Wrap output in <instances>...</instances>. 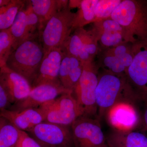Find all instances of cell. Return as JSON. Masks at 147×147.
<instances>
[{"label": "cell", "instance_id": "6da1fadb", "mask_svg": "<svg viewBox=\"0 0 147 147\" xmlns=\"http://www.w3.org/2000/svg\"><path fill=\"white\" fill-rule=\"evenodd\" d=\"M137 99L125 76H121L105 70L98 75L96 91L97 119L106 115L110 109L121 102L133 103Z\"/></svg>", "mask_w": 147, "mask_h": 147}, {"label": "cell", "instance_id": "7a4b0ae2", "mask_svg": "<svg viewBox=\"0 0 147 147\" xmlns=\"http://www.w3.org/2000/svg\"><path fill=\"white\" fill-rule=\"evenodd\" d=\"M110 18L123 27L127 42H147V1L122 0Z\"/></svg>", "mask_w": 147, "mask_h": 147}, {"label": "cell", "instance_id": "3957f363", "mask_svg": "<svg viewBox=\"0 0 147 147\" xmlns=\"http://www.w3.org/2000/svg\"><path fill=\"white\" fill-rule=\"evenodd\" d=\"M44 55L41 42L35 39L21 43L9 55L6 66L19 74L32 85Z\"/></svg>", "mask_w": 147, "mask_h": 147}, {"label": "cell", "instance_id": "277c9868", "mask_svg": "<svg viewBox=\"0 0 147 147\" xmlns=\"http://www.w3.org/2000/svg\"><path fill=\"white\" fill-rule=\"evenodd\" d=\"M75 14L68 5L58 11L47 22L38 37L44 53L55 48L63 49L73 31Z\"/></svg>", "mask_w": 147, "mask_h": 147}, {"label": "cell", "instance_id": "5b68a950", "mask_svg": "<svg viewBox=\"0 0 147 147\" xmlns=\"http://www.w3.org/2000/svg\"><path fill=\"white\" fill-rule=\"evenodd\" d=\"M83 72L73 92L82 116L97 118L96 91L98 81L97 67L92 61L82 63Z\"/></svg>", "mask_w": 147, "mask_h": 147}, {"label": "cell", "instance_id": "8992f818", "mask_svg": "<svg viewBox=\"0 0 147 147\" xmlns=\"http://www.w3.org/2000/svg\"><path fill=\"white\" fill-rule=\"evenodd\" d=\"M39 108L44 115L45 121L65 126H71L82 116L73 93L62 95Z\"/></svg>", "mask_w": 147, "mask_h": 147}, {"label": "cell", "instance_id": "52a82bcc", "mask_svg": "<svg viewBox=\"0 0 147 147\" xmlns=\"http://www.w3.org/2000/svg\"><path fill=\"white\" fill-rule=\"evenodd\" d=\"M71 127L74 147H110L98 119L80 116Z\"/></svg>", "mask_w": 147, "mask_h": 147}, {"label": "cell", "instance_id": "ba28073f", "mask_svg": "<svg viewBox=\"0 0 147 147\" xmlns=\"http://www.w3.org/2000/svg\"><path fill=\"white\" fill-rule=\"evenodd\" d=\"M134 58L125 77L137 99L147 103V42L133 44Z\"/></svg>", "mask_w": 147, "mask_h": 147}, {"label": "cell", "instance_id": "9c48e42d", "mask_svg": "<svg viewBox=\"0 0 147 147\" xmlns=\"http://www.w3.org/2000/svg\"><path fill=\"white\" fill-rule=\"evenodd\" d=\"M63 49L65 53L84 63L94 61L95 56L100 51V47L91 30H87L82 28L74 30Z\"/></svg>", "mask_w": 147, "mask_h": 147}, {"label": "cell", "instance_id": "30bf717a", "mask_svg": "<svg viewBox=\"0 0 147 147\" xmlns=\"http://www.w3.org/2000/svg\"><path fill=\"white\" fill-rule=\"evenodd\" d=\"M28 132L42 147H74L71 126L43 121Z\"/></svg>", "mask_w": 147, "mask_h": 147}, {"label": "cell", "instance_id": "8fae6325", "mask_svg": "<svg viewBox=\"0 0 147 147\" xmlns=\"http://www.w3.org/2000/svg\"><path fill=\"white\" fill-rule=\"evenodd\" d=\"M10 30L14 40L13 50L23 42L39 37V19L34 12L30 1H27Z\"/></svg>", "mask_w": 147, "mask_h": 147}, {"label": "cell", "instance_id": "7c38bea8", "mask_svg": "<svg viewBox=\"0 0 147 147\" xmlns=\"http://www.w3.org/2000/svg\"><path fill=\"white\" fill-rule=\"evenodd\" d=\"M73 93L61 84H46L33 87L24 100L13 104L10 110H20L38 108L65 94Z\"/></svg>", "mask_w": 147, "mask_h": 147}, {"label": "cell", "instance_id": "4fadbf2b", "mask_svg": "<svg viewBox=\"0 0 147 147\" xmlns=\"http://www.w3.org/2000/svg\"><path fill=\"white\" fill-rule=\"evenodd\" d=\"M101 63L105 70L121 76H125L127 70L133 61V44L125 42L103 50Z\"/></svg>", "mask_w": 147, "mask_h": 147}, {"label": "cell", "instance_id": "5bb4252c", "mask_svg": "<svg viewBox=\"0 0 147 147\" xmlns=\"http://www.w3.org/2000/svg\"><path fill=\"white\" fill-rule=\"evenodd\" d=\"M91 30L103 50L128 42L123 27L111 18L93 23Z\"/></svg>", "mask_w": 147, "mask_h": 147}, {"label": "cell", "instance_id": "9a60e30c", "mask_svg": "<svg viewBox=\"0 0 147 147\" xmlns=\"http://www.w3.org/2000/svg\"><path fill=\"white\" fill-rule=\"evenodd\" d=\"M107 119L113 129L119 131L134 130L139 123V116L133 103H117L106 114Z\"/></svg>", "mask_w": 147, "mask_h": 147}, {"label": "cell", "instance_id": "2e32d148", "mask_svg": "<svg viewBox=\"0 0 147 147\" xmlns=\"http://www.w3.org/2000/svg\"><path fill=\"white\" fill-rule=\"evenodd\" d=\"M64 52L62 48H55L44 53L36 78L32 88L46 84H61L59 78Z\"/></svg>", "mask_w": 147, "mask_h": 147}, {"label": "cell", "instance_id": "e0dca14e", "mask_svg": "<svg viewBox=\"0 0 147 147\" xmlns=\"http://www.w3.org/2000/svg\"><path fill=\"white\" fill-rule=\"evenodd\" d=\"M0 84L8 92L13 104L26 98L32 88V85L24 76L6 66L1 68Z\"/></svg>", "mask_w": 147, "mask_h": 147}, {"label": "cell", "instance_id": "ac0fdd59", "mask_svg": "<svg viewBox=\"0 0 147 147\" xmlns=\"http://www.w3.org/2000/svg\"><path fill=\"white\" fill-rule=\"evenodd\" d=\"M0 116L18 129L28 132L38 124L45 121L44 115L39 108L20 110L8 109L1 112Z\"/></svg>", "mask_w": 147, "mask_h": 147}, {"label": "cell", "instance_id": "d6986e66", "mask_svg": "<svg viewBox=\"0 0 147 147\" xmlns=\"http://www.w3.org/2000/svg\"><path fill=\"white\" fill-rule=\"evenodd\" d=\"M83 69L81 61L64 52L59 75L61 84L73 93L82 76Z\"/></svg>", "mask_w": 147, "mask_h": 147}, {"label": "cell", "instance_id": "ffe728a7", "mask_svg": "<svg viewBox=\"0 0 147 147\" xmlns=\"http://www.w3.org/2000/svg\"><path fill=\"white\" fill-rule=\"evenodd\" d=\"M31 4L34 12L38 17L39 34L47 22L58 11L67 7L68 1L31 0Z\"/></svg>", "mask_w": 147, "mask_h": 147}, {"label": "cell", "instance_id": "44dd1931", "mask_svg": "<svg viewBox=\"0 0 147 147\" xmlns=\"http://www.w3.org/2000/svg\"><path fill=\"white\" fill-rule=\"evenodd\" d=\"M106 137L110 147H147V136L134 130L113 129Z\"/></svg>", "mask_w": 147, "mask_h": 147}, {"label": "cell", "instance_id": "7402d4cb", "mask_svg": "<svg viewBox=\"0 0 147 147\" xmlns=\"http://www.w3.org/2000/svg\"><path fill=\"white\" fill-rule=\"evenodd\" d=\"M98 0H82L80 1L78 10L74 19L73 31L86 25L93 24L95 20V8Z\"/></svg>", "mask_w": 147, "mask_h": 147}, {"label": "cell", "instance_id": "603a6c76", "mask_svg": "<svg viewBox=\"0 0 147 147\" xmlns=\"http://www.w3.org/2000/svg\"><path fill=\"white\" fill-rule=\"evenodd\" d=\"M21 130L0 117V147H18Z\"/></svg>", "mask_w": 147, "mask_h": 147}, {"label": "cell", "instance_id": "cb8c5ba5", "mask_svg": "<svg viewBox=\"0 0 147 147\" xmlns=\"http://www.w3.org/2000/svg\"><path fill=\"white\" fill-rule=\"evenodd\" d=\"M27 1L11 0L7 5L0 7V30L10 28Z\"/></svg>", "mask_w": 147, "mask_h": 147}, {"label": "cell", "instance_id": "d4e9b609", "mask_svg": "<svg viewBox=\"0 0 147 147\" xmlns=\"http://www.w3.org/2000/svg\"><path fill=\"white\" fill-rule=\"evenodd\" d=\"M14 40L10 28L0 31V67L6 65L9 55L13 50Z\"/></svg>", "mask_w": 147, "mask_h": 147}, {"label": "cell", "instance_id": "484cf974", "mask_svg": "<svg viewBox=\"0 0 147 147\" xmlns=\"http://www.w3.org/2000/svg\"><path fill=\"white\" fill-rule=\"evenodd\" d=\"M121 1L122 0H98L95 8L94 22L110 18Z\"/></svg>", "mask_w": 147, "mask_h": 147}, {"label": "cell", "instance_id": "4316f807", "mask_svg": "<svg viewBox=\"0 0 147 147\" xmlns=\"http://www.w3.org/2000/svg\"><path fill=\"white\" fill-rule=\"evenodd\" d=\"M13 104L12 99L8 92L2 84H0V111L8 110Z\"/></svg>", "mask_w": 147, "mask_h": 147}, {"label": "cell", "instance_id": "83f0119b", "mask_svg": "<svg viewBox=\"0 0 147 147\" xmlns=\"http://www.w3.org/2000/svg\"><path fill=\"white\" fill-rule=\"evenodd\" d=\"M18 147H42L26 131H21Z\"/></svg>", "mask_w": 147, "mask_h": 147}, {"label": "cell", "instance_id": "f1b7e54d", "mask_svg": "<svg viewBox=\"0 0 147 147\" xmlns=\"http://www.w3.org/2000/svg\"><path fill=\"white\" fill-rule=\"evenodd\" d=\"M11 0H0V7L5 6L8 5Z\"/></svg>", "mask_w": 147, "mask_h": 147}, {"label": "cell", "instance_id": "f546056e", "mask_svg": "<svg viewBox=\"0 0 147 147\" xmlns=\"http://www.w3.org/2000/svg\"><path fill=\"white\" fill-rule=\"evenodd\" d=\"M144 121L145 126L147 129V106L145 110L144 114Z\"/></svg>", "mask_w": 147, "mask_h": 147}]
</instances>
